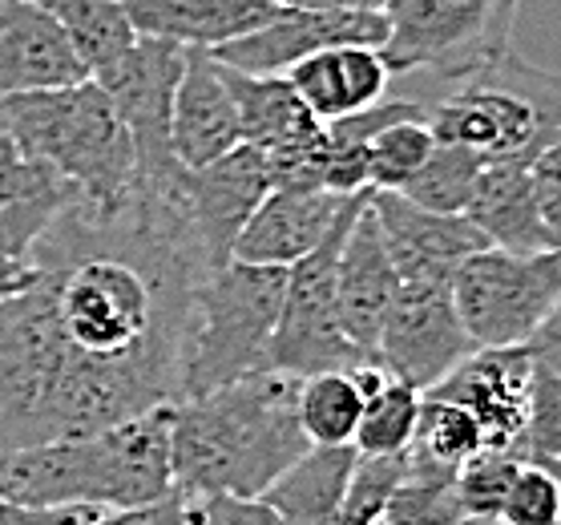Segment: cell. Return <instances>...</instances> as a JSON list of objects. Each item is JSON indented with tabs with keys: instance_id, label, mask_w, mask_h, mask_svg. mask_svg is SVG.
Returning <instances> with one entry per match:
<instances>
[{
	"instance_id": "cell-4",
	"label": "cell",
	"mask_w": 561,
	"mask_h": 525,
	"mask_svg": "<svg viewBox=\"0 0 561 525\" xmlns=\"http://www.w3.org/2000/svg\"><path fill=\"white\" fill-rule=\"evenodd\" d=\"M0 134H9L21 155L57 170L93 215H117L138 198L134 138L93 78L0 102Z\"/></svg>"
},
{
	"instance_id": "cell-19",
	"label": "cell",
	"mask_w": 561,
	"mask_h": 525,
	"mask_svg": "<svg viewBox=\"0 0 561 525\" xmlns=\"http://www.w3.org/2000/svg\"><path fill=\"white\" fill-rule=\"evenodd\" d=\"M170 141L182 170H203L243 146L239 110L222 81V65L210 49H186V69L174 93Z\"/></svg>"
},
{
	"instance_id": "cell-43",
	"label": "cell",
	"mask_w": 561,
	"mask_h": 525,
	"mask_svg": "<svg viewBox=\"0 0 561 525\" xmlns=\"http://www.w3.org/2000/svg\"><path fill=\"white\" fill-rule=\"evenodd\" d=\"M541 469H549V473H553V481H558V486H561V457H558V461L541 465Z\"/></svg>"
},
{
	"instance_id": "cell-9",
	"label": "cell",
	"mask_w": 561,
	"mask_h": 525,
	"mask_svg": "<svg viewBox=\"0 0 561 525\" xmlns=\"http://www.w3.org/2000/svg\"><path fill=\"white\" fill-rule=\"evenodd\" d=\"M460 323L477 347H522L561 299V251L513 255L485 247L453 275Z\"/></svg>"
},
{
	"instance_id": "cell-6",
	"label": "cell",
	"mask_w": 561,
	"mask_h": 525,
	"mask_svg": "<svg viewBox=\"0 0 561 525\" xmlns=\"http://www.w3.org/2000/svg\"><path fill=\"white\" fill-rule=\"evenodd\" d=\"M287 295V267L234 263L194 287L182 335L179 400L206 397L251 372H267V347Z\"/></svg>"
},
{
	"instance_id": "cell-36",
	"label": "cell",
	"mask_w": 561,
	"mask_h": 525,
	"mask_svg": "<svg viewBox=\"0 0 561 525\" xmlns=\"http://www.w3.org/2000/svg\"><path fill=\"white\" fill-rule=\"evenodd\" d=\"M529 179H534L537 215H541V227H546L549 251H561V138L549 146L546 155L534 158Z\"/></svg>"
},
{
	"instance_id": "cell-16",
	"label": "cell",
	"mask_w": 561,
	"mask_h": 525,
	"mask_svg": "<svg viewBox=\"0 0 561 525\" xmlns=\"http://www.w3.org/2000/svg\"><path fill=\"white\" fill-rule=\"evenodd\" d=\"M90 81V69L41 0H0V102Z\"/></svg>"
},
{
	"instance_id": "cell-41",
	"label": "cell",
	"mask_w": 561,
	"mask_h": 525,
	"mask_svg": "<svg viewBox=\"0 0 561 525\" xmlns=\"http://www.w3.org/2000/svg\"><path fill=\"white\" fill-rule=\"evenodd\" d=\"M279 9H368V13H383V0H271Z\"/></svg>"
},
{
	"instance_id": "cell-14",
	"label": "cell",
	"mask_w": 561,
	"mask_h": 525,
	"mask_svg": "<svg viewBox=\"0 0 561 525\" xmlns=\"http://www.w3.org/2000/svg\"><path fill=\"white\" fill-rule=\"evenodd\" d=\"M371 210L400 283H453L460 263L489 247L469 215H433L396 191H371Z\"/></svg>"
},
{
	"instance_id": "cell-24",
	"label": "cell",
	"mask_w": 561,
	"mask_h": 525,
	"mask_svg": "<svg viewBox=\"0 0 561 525\" xmlns=\"http://www.w3.org/2000/svg\"><path fill=\"white\" fill-rule=\"evenodd\" d=\"M356 445H311L275 486L263 493L283 525H335L344 510L347 486L356 473Z\"/></svg>"
},
{
	"instance_id": "cell-38",
	"label": "cell",
	"mask_w": 561,
	"mask_h": 525,
	"mask_svg": "<svg viewBox=\"0 0 561 525\" xmlns=\"http://www.w3.org/2000/svg\"><path fill=\"white\" fill-rule=\"evenodd\" d=\"M522 347L529 352V359H534L537 368H546V372H553V376H561V299H558V308L537 323V332L529 335Z\"/></svg>"
},
{
	"instance_id": "cell-27",
	"label": "cell",
	"mask_w": 561,
	"mask_h": 525,
	"mask_svg": "<svg viewBox=\"0 0 561 525\" xmlns=\"http://www.w3.org/2000/svg\"><path fill=\"white\" fill-rule=\"evenodd\" d=\"M41 4L57 16L90 78H102L105 69H114L138 45V28L122 0H41Z\"/></svg>"
},
{
	"instance_id": "cell-3",
	"label": "cell",
	"mask_w": 561,
	"mask_h": 525,
	"mask_svg": "<svg viewBox=\"0 0 561 525\" xmlns=\"http://www.w3.org/2000/svg\"><path fill=\"white\" fill-rule=\"evenodd\" d=\"M174 404L102 433L0 448V501L25 510H134L174 489Z\"/></svg>"
},
{
	"instance_id": "cell-25",
	"label": "cell",
	"mask_w": 561,
	"mask_h": 525,
	"mask_svg": "<svg viewBox=\"0 0 561 525\" xmlns=\"http://www.w3.org/2000/svg\"><path fill=\"white\" fill-rule=\"evenodd\" d=\"M222 81H227L234 110H239L243 146H255L259 155H271V150L287 146V141L307 134V129L323 126L299 102V93L287 81V73H243L234 65H222Z\"/></svg>"
},
{
	"instance_id": "cell-2",
	"label": "cell",
	"mask_w": 561,
	"mask_h": 525,
	"mask_svg": "<svg viewBox=\"0 0 561 525\" xmlns=\"http://www.w3.org/2000/svg\"><path fill=\"white\" fill-rule=\"evenodd\" d=\"M307 448L295 376L251 372L206 397L174 400L170 465L174 489L186 498H263Z\"/></svg>"
},
{
	"instance_id": "cell-23",
	"label": "cell",
	"mask_w": 561,
	"mask_h": 525,
	"mask_svg": "<svg viewBox=\"0 0 561 525\" xmlns=\"http://www.w3.org/2000/svg\"><path fill=\"white\" fill-rule=\"evenodd\" d=\"M465 215L481 227L489 247H497V251H513V255L549 251L546 227L537 215L534 179H529V167H522V162H489L481 170L477 194H472Z\"/></svg>"
},
{
	"instance_id": "cell-30",
	"label": "cell",
	"mask_w": 561,
	"mask_h": 525,
	"mask_svg": "<svg viewBox=\"0 0 561 525\" xmlns=\"http://www.w3.org/2000/svg\"><path fill=\"white\" fill-rule=\"evenodd\" d=\"M481 448H485V436L460 404L436 397L421 400V421H416L409 457L433 465V469H445V473H460V465L477 457Z\"/></svg>"
},
{
	"instance_id": "cell-17",
	"label": "cell",
	"mask_w": 561,
	"mask_h": 525,
	"mask_svg": "<svg viewBox=\"0 0 561 525\" xmlns=\"http://www.w3.org/2000/svg\"><path fill=\"white\" fill-rule=\"evenodd\" d=\"M335 287H340L344 335L356 344L359 356L371 359V364H380L376 352H380V332H383L388 311H392L400 275H396L392 255H388V247H383L380 218L371 210V194H368V203L359 206L356 222H352V231H347V239H344Z\"/></svg>"
},
{
	"instance_id": "cell-10",
	"label": "cell",
	"mask_w": 561,
	"mask_h": 525,
	"mask_svg": "<svg viewBox=\"0 0 561 525\" xmlns=\"http://www.w3.org/2000/svg\"><path fill=\"white\" fill-rule=\"evenodd\" d=\"M186 49L170 41L138 37V45L102 78H93L110 93L117 117L126 122L134 150H138L141 191H179L182 167L174 158V93H179Z\"/></svg>"
},
{
	"instance_id": "cell-5",
	"label": "cell",
	"mask_w": 561,
	"mask_h": 525,
	"mask_svg": "<svg viewBox=\"0 0 561 525\" xmlns=\"http://www.w3.org/2000/svg\"><path fill=\"white\" fill-rule=\"evenodd\" d=\"M428 126L436 141L472 150L485 167H534V158L561 138V73L537 69L513 49L501 53L428 105Z\"/></svg>"
},
{
	"instance_id": "cell-15",
	"label": "cell",
	"mask_w": 561,
	"mask_h": 525,
	"mask_svg": "<svg viewBox=\"0 0 561 525\" xmlns=\"http://www.w3.org/2000/svg\"><path fill=\"white\" fill-rule=\"evenodd\" d=\"M529 380H534V359L525 347H477L465 364H457L424 397L460 404L477 421L485 448H510L513 453L525 429Z\"/></svg>"
},
{
	"instance_id": "cell-8",
	"label": "cell",
	"mask_w": 561,
	"mask_h": 525,
	"mask_svg": "<svg viewBox=\"0 0 561 525\" xmlns=\"http://www.w3.org/2000/svg\"><path fill=\"white\" fill-rule=\"evenodd\" d=\"M368 194H359L356 203L347 206V215L328 235V243L316 247L295 267H287V295H283L279 323H275V335H271L267 347V372L307 380V376H319V372H347L359 368V364H371L344 335L340 287H335L340 251H344V239L352 231V222H356L359 206L368 203Z\"/></svg>"
},
{
	"instance_id": "cell-13",
	"label": "cell",
	"mask_w": 561,
	"mask_h": 525,
	"mask_svg": "<svg viewBox=\"0 0 561 525\" xmlns=\"http://www.w3.org/2000/svg\"><path fill=\"white\" fill-rule=\"evenodd\" d=\"M388 21L368 9H279L271 25L230 41L215 57L243 73H291L295 65L335 45H376L383 49Z\"/></svg>"
},
{
	"instance_id": "cell-28",
	"label": "cell",
	"mask_w": 561,
	"mask_h": 525,
	"mask_svg": "<svg viewBox=\"0 0 561 525\" xmlns=\"http://www.w3.org/2000/svg\"><path fill=\"white\" fill-rule=\"evenodd\" d=\"M481 170H485V162L472 155V150L436 141V150L428 155V162L412 174L404 191H396V194H404L409 203L424 206V210H433V215H465L472 203V194H477Z\"/></svg>"
},
{
	"instance_id": "cell-32",
	"label": "cell",
	"mask_w": 561,
	"mask_h": 525,
	"mask_svg": "<svg viewBox=\"0 0 561 525\" xmlns=\"http://www.w3.org/2000/svg\"><path fill=\"white\" fill-rule=\"evenodd\" d=\"M513 457L525 465H549L561 457V376L537 368L529 380L525 429L513 445Z\"/></svg>"
},
{
	"instance_id": "cell-34",
	"label": "cell",
	"mask_w": 561,
	"mask_h": 525,
	"mask_svg": "<svg viewBox=\"0 0 561 525\" xmlns=\"http://www.w3.org/2000/svg\"><path fill=\"white\" fill-rule=\"evenodd\" d=\"M501 522L510 525H561V486L541 465H522L510 481Z\"/></svg>"
},
{
	"instance_id": "cell-31",
	"label": "cell",
	"mask_w": 561,
	"mask_h": 525,
	"mask_svg": "<svg viewBox=\"0 0 561 525\" xmlns=\"http://www.w3.org/2000/svg\"><path fill=\"white\" fill-rule=\"evenodd\" d=\"M436 150L428 114L404 117L368 141V191H404Z\"/></svg>"
},
{
	"instance_id": "cell-39",
	"label": "cell",
	"mask_w": 561,
	"mask_h": 525,
	"mask_svg": "<svg viewBox=\"0 0 561 525\" xmlns=\"http://www.w3.org/2000/svg\"><path fill=\"white\" fill-rule=\"evenodd\" d=\"M37 263H21V259H9L0 255V308L16 299V295H25L33 283H37Z\"/></svg>"
},
{
	"instance_id": "cell-29",
	"label": "cell",
	"mask_w": 561,
	"mask_h": 525,
	"mask_svg": "<svg viewBox=\"0 0 561 525\" xmlns=\"http://www.w3.org/2000/svg\"><path fill=\"white\" fill-rule=\"evenodd\" d=\"M421 400L424 392L400 385V380H383L364 404L356 429V453L359 457H404L416 436V421H421Z\"/></svg>"
},
{
	"instance_id": "cell-35",
	"label": "cell",
	"mask_w": 561,
	"mask_h": 525,
	"mask_svg": "<svg viewBox=\"0 0 561 525\" xmlns=\"http://www.w3.org/2000/svg\"><path fill=\"white\" fill-rule=\"evenodd\" d=\"M191 501L194 525H283V517L263 498H239V493H203Z\"/></svg>"
},
{
	"instance_id": "cell-11",
	"label": "cell",
	"mask_w": 561,
	"mask_h": 525,
	"mask_svg": "<svg viewBox=\"0 0 561 525\" xmlns=\"http://www.w3.org/2000/svg\"><path fill=\"white\" fill-rule=\"evenodd\" d=\"M477 352L453 299V283H400L380 332V368L400 385L428 392Z\"/></svg>"
},
{
	"instance_id": "cell-12",
	"label": "cell",
	"mask_w": 561,
	"mask_h": 525,
	"mask_svg": "<svg viewBox=\"0 0 561 525\" xmlns=\"http://www.w3.org/2000/svg\"><path fill=\"white\" fill-rule=\"evenodd\" d=\"M271 194L267 158L255 146H239L227 158H218L203 170H182V210L191 222V235L203 247L210 275L234 259V243L259 203Z\"/></svg>"
},
{
	"instance_id": "cell-37",
	"label": "cell",
	"mask_w": 561,
	"mask_h": 525,
	"mask_svg": "<svg viewBox=\"0 0 561 525\" xmlns=\"http://www.w3.org/2000/svg\"><path fill=\"white\" fill-rule=\"evenodd\" d=\"M110 522L114 525H194L191 501H186L182 489H170V493L146 501V505H134V510L110 513Z\"/></svg>"
},
{
	"instance_id": "cell-18",
	"label": "cell",
	"mask_w": 561,
	"mask_h": 525,
	"mask_svg": "<svg viewBox=\"0 0 561 525\" xmlns=\"http://www.w3.org/2000/svg\"><path fill=\"white\" fill-rule=\"evenodd\" d=\"M332 191H271L234 243V263L251 267H295L340 227L347 206L356 203Z\"/></svg>"
},
{
	"instance_id": "cell-42",
	"label": "cell",
	"mask_w": 561,
	"mask_h": 525,
	"mask_svg": "<svg viewBox=\"0 0 561 525\" xmlns=\"http://www.w3.org/2000/svg\"><path fill=\"white\" fill-rule=\"evenodd\" d=\"M457 525H510V522H501V517H460Z\"/></svg>"
},
{
	"instance_id": "cell-33",
	"label": "cell",
	"mask_w": 561,
	"mask_h": 525,
	"mask_svg": "<svg viewBox=\"0 0 561 525\" xmlns=\"http://www.w3.org/2000/svg\"><path fill=\"white\" fill-rule=\"evenodd\" d=\"M525 461H517L510 448H481L477 457H469L457 473L460 513L465 517H501L510 481Z\"/></svg>"
},
{
	"instance_id": "cell-26",
	"label": "cell",
	"mask_w": 561,
	"mask_h": 525,
	"mask_svg": "<svg viewBox=\"0 0 561 525\" xmlns=\"http://www.w3.org/2000/svg\"><path fill=\"white\" fill-rule=\"evenodd\" d=\"M388 380L380 364H359L347 372H319L299 380V424L311 445H352L364 404Z\"/></svg>"
},
{
	"instance_id": "cell-7",
	"label": "cell",
	"mask_w": 561,
	"mask_h": 525,
	"mask_svg": "<svg viewBox=\"0 0 561 525\" xmlns=\"http://www.w3.org/2000/svg\"><path fill=\"white\" fill-rule=\"evenodd\" d=\"M522 0H383V61L392 73L465 81L510 53Z\"/></svg>"
},
{
	"instance_id": "cell-1",
	"label": "cell",
	"mask_w": 561,
	"mask_h": 525,
	"mask_svg": "<svg viewBox=\"0 0 561 525\" xmlns=\"http://www.w3.org/2000/svg\"><path fill=\"white\" fill-rule=\"evenodd\" d=\"M179 191H138L117 215L77 203L41 239L37 283L0 308V448L179 400L186 316L210 275Z\"/></svg>"
},
{
	"instance_id": "cell-22",
	"label": "cell",
	"mask_w": 561,
	"mask_h": 525,
	"mask_svg": "<svg viewBox=\"0 0 561 525\" xmlns=\"http://www.w3.org/2000/svg\"><path fill=\"white\" fill-rule=\"evenodd\" d=\"M287 81L295 85L299 102L311 110V117L328 126V122H340V117L383 102L392 69L376 45H335V49L299 61L287 73Z\"/></svg>"
},
{
	"instance_id": "cell-40",
	"label": "cell",
	"mask_w": 561,
	"mask_h": 525,
	"mask_svg": "<svg viewBox=\"0 0 561 525\" xmlns=\"http://www.w3.org/2000/svg\"><path fill=\"white\" fill-rule=\"evenodd\" d=\"M77 510H25L13 501H0V525H65Z\"/></svg>"
},
{
	"instance_id": "cell-20",
	"label": "cell",
	"mask_w": 561,
	"mask_h": 525,
	"mask_svg": "<svg viewBox=\"0 0 561 525\" xmlns=\"http://www.w3.org/2000/svg\"><path fill=\"white\" fill-rule=\"evenodd\" d=\"M77 203V191L57 170L21 155L16 141L0 134V255L33 263L41 239Z\"/></svg>"
},
{
	"instance_id": "cell-21",
	"label": "cell",
	"mask_w": 561,
	"mask_h": 525,
	"mask_svg": "<svg viewBox=\"0 0 561 525\" xmlns=\"http://www.w3.org/2000/svg\"><path fill=\"white\" fill-rule=\"evenodd\" d=\"M138 37L179 49H222L279 16L271 0H122Z\"/></svg>"
}]
</instances>
